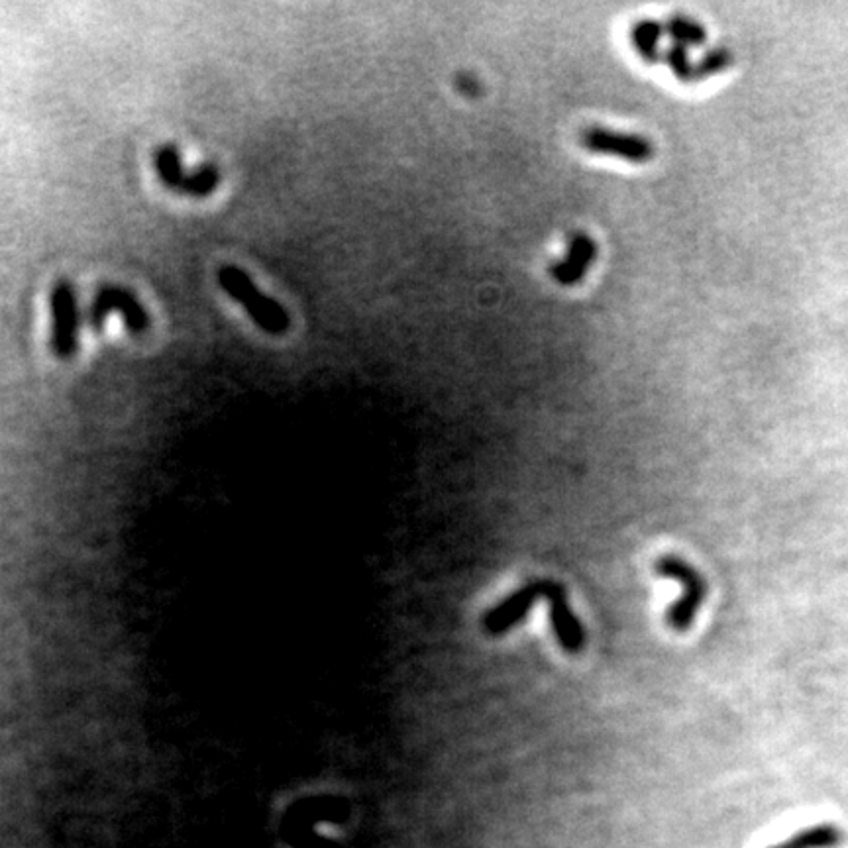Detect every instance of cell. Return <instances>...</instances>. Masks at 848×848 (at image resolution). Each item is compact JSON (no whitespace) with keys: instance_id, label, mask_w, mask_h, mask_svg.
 <instances>
[{"instance_id":"4fadbf2b","label":"cell","mask_w":848,"mask_h":848,"mask_svg":"<svg viewBox=\"0 0 848 848\" xmlns=\"http://www.w3.org/2000/svg\"><path fill=\"white\" fill-rule=\"evenodd\" d=\"M664 32L672 38V44H678L682 48L701 46L705 42L703 26L684 14H672L664 24Z\"/></svg>"},{"instance_id":"3957f363","label":"cell","mask_w":848,"mask_h":848,"mask_svg":"<svg viewBox=\"0 0 848 848\" xmlns=\"http://www.w3.org/2000/svg\"><path fill=\"white\" fill-rule=\"evenodd\" d=\"M112 313H118L124 320L126 328L134 336H142L150 330V313L144 307V303L138 299L134 291L122 285L108 283L99 287L95 293L89 311H87V322L95 332H101L105 326L106 318Z\"/></svg>"},{"instance_id":"5b68a950","label":"cell","mask_w":848,"mask_h":848,"mask_svg":"<svg viewBox=\"0 0 848 848\" xmlns=\"http://www.w3.org/2000/svg\"><path fill=\"white\" fill-rule=\"evenodd\" d=\"M548 580H530L491 607L481 617V631L491 638L507 635L519 623H523L536 601L544 599Z\"/></svg>"},{"instance_id":"ba28073f","label":"cell","mask_w":848,"mask_h":848,"mask_svg":"<svg viewBox=\"0 0 848 848\" xmlns=\"http://www.w3.org/2000/svg\"><path fill=\"white\" fill-rule=\"evenodd\" d=\"M597 244L587 232H574L568 240L566 252L560 260L548 267L550 277L562 287L580 285L593 262L597 260Z\"/></svg>"},{"instance_id":"277c9868","label":"cell","mask_w":848,"mask_h":848,"mask_svg":"<svg viewBox=\"0 0 848 848\" xmlns=\"http://www.w3.org/2000/svg\"><path fill=\"white\" fill-rule=\"evenodd\" d=\"M52 309V350L59 360H69L79 350L81 315L75 287L61 279L53 285L50 297Z\"/></svg>"},{"instance_id":"8fae6325","label":"cell","mask_w":848,"mask_h":848,"mask_svg":"<svg viewBox=\"0 0 848 848\" xmlns=\"http://www.w3.org/2000/svg\"><path fill=\"white\" fill-rule=\"evenodd\" d=\"M154 169L158 173V179L165 189L179 191L183 179H185V167H183V156L175 144H163L152 156Z\"/></svg>"},{"instance_id":"9a60e30c","label":"cell","mask_w":848,"mask_h":848,"mask_svg":"<svg viewBox=\"0 0 848 848\" xmlns=\"http://www.w3.org/2000/svg\"><path fill=\"white\" fill-rule=\"evenodd\" d=\"M729 52L727 50H713L707 53L699 63H695V79H705L709 75L719 73L729 63Z\"/></svg>"},{"instance_id":"6da1fadb","label":"cell","mask_w":848,"mask_h":848,"mask_svg":"<svg viewBox=\"0 0 848 848\" xmlns=\"http://www.w3.org/2000/svg\"><path fill=\"white\" fill-rule=\"evenodd\" d=\"M216 281L220 289L236 301L252 318V322L271 336H283L291 328L289 311L254 283V279L238 265L218 267Z\"/></svg>"},{"instance_id":"8992f818","label":"cell","mask_w":848,"mask_h":848,"mask_svg":"<svg viewBox=\"0 0 848 848\" xmlns=\"http://www.w3.org/2000/svg\"><path fill=\"white\" fill-rule=\"evenodd\" d=\"M580 144L591 154L611 156V158L623 159L635 165H642L654 158V146L648 138L633 132H621V130H611L603 126L585 128L580 134Z\"/></svg>"},{"instance_id":"9c48e42d","label":"cell","mask_w":848,"mask_h":848,"mask_svg":"<svg viewBox=\"0 0 848 848\" xmlns=\"http://www.w3.org/2000/svg\"><path fill=\"white\" fill-rule=\"evenodd\" d=\"M664 24H660L654 18H642L636 20L631 28V44L636 55L648 63L654 65L660 61L664 53L660 52V40L664 36Z\"/></svg>"},{"instance_id":"30bf717a","label":"cell","mask_w":848,"mask_h":848,"mask_svg":"<svg viewBox=\"0 0 848 848\" xmlns=\"http://www.w3.org/2000/svg\"><path fill=\"white\" fill-rule=\"evenodd\" d=\"M845 843V833L837 825H815L797 831L788 841L770 848H839Z\"/></svg>"},{"instance_id":"5bb4252c","label":"cell","mask_w":848,"mask_h":848,"mask_svg":"<svg viewBox=\"0 0 848 848\" xmlns=\"http://www.w3.org/2000/svg\"><path fill=\"white\" fill-rule=\"evenodd\" d=\"M662 57L678 81L682 83L695 81V63H691L689 59L688 48L672 44Z\"/></svg>"},{"instance_id":"7a4b0ae2","label":"cell","mask_w":848,"mask_h":848,"mask_svg":"<svg viewBox=\"0 0 848 848\" xmlns=\"http://www.w3.org/2000/svg\"><path fill=\"white\" fill-rule=\"evenodd\" d=\"M654 572L660 578L672 580L682 585L684 593L678 601H674L668 611H666V625L674 631V633H688L693 627L697 613L707 597V583L703 580V576L689 564L688 560H684L682 556L676 554H664L654 562Z\"/></svg>"},{"instance_id":"52a82bcc","label":"cell","mask_w":848,"mask_h":848,"mask_svg":"<svg viewBox=\"0 0 848 848\" xmlns=\"http://www.w3.org/2000/svg\"><path fill=\"white\" fill-rule=\"evenodd\" d=\"M548 601V621L552 636L560 650L570 656H578L585 650L587 644V633L583 629V623L574 613L566 587L562 583L548 580L546 583V595Z\"/></svg>"},{"instance_id":"7c38bea8","label":"cell","mask_w":848,"mask_h":848,"mask_svg":"<svg viewBox=\"0 0 848 848\" xmlns=\"http://www.w3.org/2000/svg\"><path fill=\"white\" fill-rule=\"evenodd\" d=\"M220 181L222 173L216 163H201L185 173V179L177 193L191 199H205L218 189Z\"/></svg>"},{"instance_id":"2e32d148","label":"cell","mask_w":848,"mask_h":848,"mask_svg":"<svg viewBox=\"0 0 848 848\" xmlns=\"http://www.w3.org/2000/svg\"><path fill=\"white\" fill-rule=\"evenodd\" d=\"M458 87H460V91H462L464 95H477V93H479V87H477V81L474 77H466V75H462V77H460V81H458Z\"/></svg>"}]
</instances>
